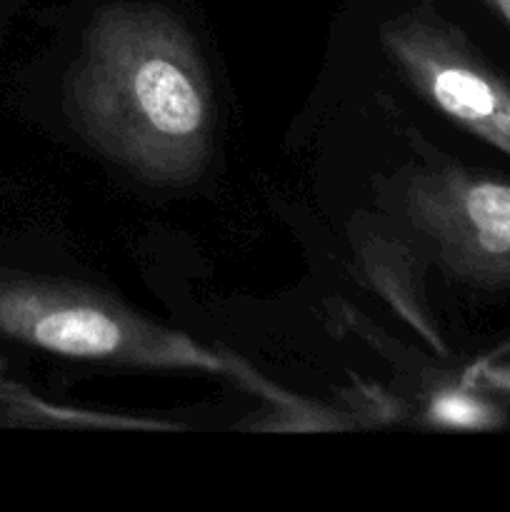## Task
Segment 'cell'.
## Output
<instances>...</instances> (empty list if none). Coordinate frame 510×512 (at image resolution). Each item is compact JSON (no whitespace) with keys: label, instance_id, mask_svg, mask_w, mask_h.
<instances>
[{"label":"cell","instance_id":"6da1fadb","mask_svg":"<svg viewBox=\"0 0 510 512\" xmlns=\"http://www.w3.org/2000/svg\"><path fill=\"white\" fill-rule=\"evenodd\" d=\"M70 123L150 185H190L213 153L215 103L183 20L150 3L98 10L65 78Z\"/></svg>","mask_w":510,"mask_h":512},{"label":"cell","instance_id":"7a4b0ae2","mask_svg":"<svg viewBox=\"0 0 510 512\" xmlns=\"http://www.w3.org/2000/svg\"><path fill=\"white\" fill-rule=\"evenodd\" d=\"M0 333L63 358L135 368L200 370L228 378L250 395L288 413L308 410L298 395L270 383L235 355L218 353L180 330L150 323L118 300L83 285L28 278L3 280Z\"/></svg>","mask_w":510,"mask_h":512},{"label":"cell","instance_id":"3957f363","mask_svg":"<svg viewBox=\"0 0 510 512\" xmlns=\"http://www.w3.org/2000/svg\"><path fill=\"white\" fill-rule=\"evenodd\" d=\"M405 205L450 275L485 290L510 288V183L435 165L413 175Z\"/></svg>","mask_w":510,"mask_h":512},{"label":"cell","instance_id":"277c9868","mask_svg":"<svg viewBox=\"0 0 510 512\" xmlns=\"http://www.w3.org/2000/svg\"><path fill=\"white\" fill-rule=\"evenodd\" d=\"M380 40L425 100L510 158V83L460 30L433 15L410 13L390 20Z\"/></svg>","mask_w":510,"mask_h":512},{"label":"cell","instance_id":"5b68a950","mask_svg":"<svg viewBox=\"0 0 510 512\" xmlns=\"http://www.w3.org/2000/svg\"><path fill=\"white\" fill-rule=\"evenodd\" d=\"M428 420L438 428L450 430H490L503 425L498 408L483 400L475 388L440 390L430 398Z\"/></svg>","mask_w":510,"mask_h":512},{"label":"cell","instance_id":"8992f818","mask_svg":"<svg viewBox=\"0 0 510 512\" xmlns=\"http://www.w3.org/2000/svg\"><path fill=\"white\" fill-rule=\"evenodd\" d=\"M463 385L475 388L478 393L510 395V358L508 360H483L465 373Z\"/></svg>","mask_w":510,"mask_h":512},{"label":"cell","instance_id":"52a82bcc","mask_svg":"<svg viewBox=\"0 0 510 512\" xmlns=\"http://www.w3.org/2000/svg\"><path fill=\"white\" fill-rule=\"evenodd\" d=\"M483 3H488L490 8H493L495 13H498L500 18L510 25V0H483Z\"/></svg>","mask_w":510,"mask_h":512}]
</instances>
